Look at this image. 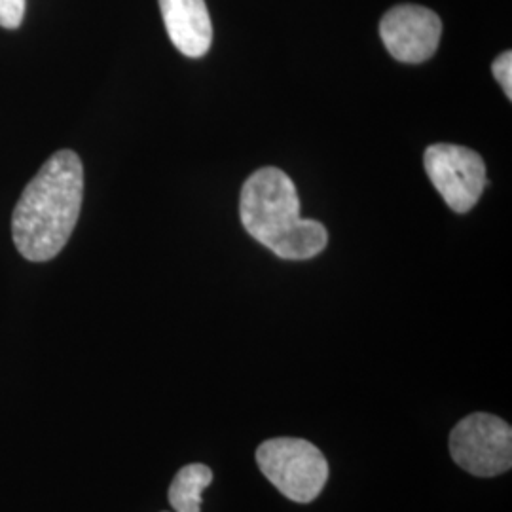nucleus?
<instances>
[{
    "label": "nucleus",
    "instance_id": "0eeeda50",
    "mask_svg": "<svg viewBox=\"0 0 512 512\" xmlns=\"http://www.w3.org/2000/svg\"><path fill=\"white\" fill-rule=\"evenodd\" d=\"M167 35L186 57H203L213 42L205 0H160Z\"/></svg>",
    "mask_w": 512,
    "mask_h": 512
},
{
    "label": "nucleus",
    "instance_id": "20e7f679",
    "mask_svg": "<svg viewBox=\"0 0 512 512\" xmlns=\"http://www.w3.org/2000/svg\"><path fill=\"white\" fill-rule=\"evenodd\" d=\"M450 454L471 475H503L512 465L511 425L494 414H471L452 429Z\"/></svg>",
    "mask_w": 512,
    "mask_h": 512
},
{
    "label": "nucleus",
    "instance_id": "f257e3e1",
    "mask_svg": "<svg viewBox=\"0 0 512 512\" xmlns=\"http://www.w3.org/2000/svg\"><path fill=\"white\" fill-rule=\"evenodd\" d=\"M84 198V167L73 150L55 152L27 184L12 217V239L31 262L52 260L71 239Z\"/></svg>",
    "mask_w": 512,
    "mask_h": 512
},
{
    "label": "nucleus",
    "instance_id": "6e6552de",
    "mask_svg": "<svg viewBox=\"0 0 512 512\" xmlns=\"http://www.w3.org/2000/svg\"><path fill=\"white\" fill-rule=\"evenodd\" d=\"M213 482V471L203 463H190L175 475L169 486V503L175 512L202 511L203 490Z\"/></svg>",
    "mask_w": 512,
    "mask_h": 512
},
{
    "label": "nucleus",
    "instance_id": "1a4fd4ad",
    "mask_svg": "<svg viewBox=\"0 0 512 512\" xmlns=\"http://www.w3.org/2000/svg\"><path fill=\"white\" fill-rule=\"evenodd\" d=\"M25 16V0H0V27L18 29Z\"/></svg>",
    "mask_w": 512,
    "mask_h": 512
},
{
    "label": "nucleus",
    "instance_id": "39448f33",
    "mask_svg": "<svg viewBox=\"0 0 512 512\" xmlns=\"http://www.w3.org/2000/svg\"><path fill=\"white\" fill-rule=\"evenodd\" d=\"M423 164L433 186L456 213L471 211L488 184L486 164L471 148L439 143L425 150Z\"/></svg>",
    "mask_w": 512,
    "mask_h": 512
},
{
    "label": "nucleus",
    "instance_id": "423d86ee",
    "mask_svg": "<svg viewBox=\"0 0 512 512\" xmlns=\"http://www.w3.org/2000/svg\"><path fill=\"white\" fill-rule=\"evenodd\" d=\"M442 21L418 4L391 8L380 23V37L387 52L403 63L418 65L431 59L439 48Z\"/></svg>",
    "mask_w": 512,
    "mask_h": 512
},
{
    "label": "nucleus",
    "instance_id": "7ed1b4c3",
    "mask_svg": "<svg viewBox=\"0 0 512 512\" xmlns=\"http://www.w3.org/2000/svg\"><path fill=\"white\" fill-rule=\"evenodd\" d=\"M256 463L260 473L294 503H311L329 478V463L310 440H266L256 450Z\"/></svg>",
    "mask_w": 512,
    "mask_h": 512
},
{
    "label": "nucleus",
    "instance_id": "9d476101",
    "mask_svg": "<svg viewBox=\"0 0 512 512\" xmlns=\"http://www.w3.org/2000/svg\"><path fill=\"white\" fill-rule=\"evenodd\" d=\"M492 71L497 78V82L501 84L505 95L511 99L512 97V54L511 52H503L499 55L492 65Z\"/></svg>",
    "mask_w": 512,
    "mask_h": 512
},
{
    "label": "nucleus",
    "instance_id": "f03ea898",
    "mask_svg": "<svg viewBox=\"0 0 512 512\" xmlns=\"http://www.w3.org/2000/svg\"><path fill=\"white\" fill-rule=\"evenodd\" d=\"M239 215L243 228L285 260H308L325 251L327 228L300 217V200L291 177L277 167H262L243 184Z\"/></svg>",
    "mask_w": 512,
    "mask_h": 512
}]
</instances>
